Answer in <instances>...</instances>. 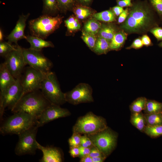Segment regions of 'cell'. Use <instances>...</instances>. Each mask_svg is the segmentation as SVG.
Listing matches in <instances>:
<instances>
[{
  "label": "cell",
  "instance_id": "6da1fadb",
  "mask_svg": "<svg viewBox=\"0 0 162 162\" xmlns=\"http://www.w3.org/2000/svg\"><path fill=\"white\" fill-rule=\"evenodd\" d=\"M152 10L146 3L139 2L129 8V14L121 28L128 34H144L158 26Z\"/></svg>",
  "mask_w": 162,
  "mask_h": 162
},
{
  "label": "cell",
  "instance_id": "7a4b0ae2",
  "mask_svg": "<svg viewBox=\"0 0 162 162\" xmlns=\"http://www.w3.org/2000/svg\"><path fill=\"white\" fill-rule=\"evenodd\" d=\"M51 104L40 89L23 94L11 111L13 113L25 112L38 118L43 111Z\"/></svg>",
  "mask_w": 162,
  "mask_h": 162
},
{
  "label": "cell",
  "instance_id": "3957f363",
  "mask_svg": "<svg viewBox=\"0 0 162 162\" xmlns=\"http://www.w3.org/2000/svg\"><path fill=\"white\" fill-rule=\"evenodd\" d=\"M38 118L24 112H18L7 118L0 128V133L3 135H18L30 128L36 125Z\"/></svg>",
  "mask_w": 162,
  "mask_h": 162
},
{
  "label": "cell",
  "instance_id": "277c9868",
  "mask_svg": "<svg viewBox=\"0 0 162 162\" xmlns=\"http://www.w3.org/2000/svg\"><path fill=\"white\" fill-rule=\"evenodd\" d=\"M107 127L105 119L92 112L78 119L73 128V133L88 135L96 133Z\"/></svg>",
  "mask_w": 162,
  "mask_h": 162
},
{
  "label": "cell",
  "instance_id": "5b68a950",
  "mask_svg": "<svg viewBox=\"0 0 162 162\" xmlns=\"http://www.w3.org/2000/svg\"><path fill=\"white\" fill-rule=\"evenodd\" d=\"M62 20L59 16L52 17L46 14L31 20L29 25L31 33L44 39L59 27Z\"/></svg>",
  "mask_w": 162,
  "mask_h": 162
},
{
  "label": "cell",
  "instance_id": "8992f818",
  "mask_svg": "<svg viewBox=\"0 0 162 162\" xmlns=\"http://www.w3.org/2000/svg\"><path fill=\"white\" fill-rule=\"evenodd\" d=\"M40 90L44 96L51 104L60 106L66 102L64 93L60 88L54 72L51 71L45 74Z\"/></svg>",
  "mask_w": 162,
  "mask_h": 162
},
{
  "label": "cell",
  "instance_id": "52a82bcc",
  "mask_svg": "<svg viewBox=\"0 0 162 162\" xmlns=\"http://www.w3.org/2000/svg\"><path fill=\"white\" fill-rule=\"evenodd\" d=\"M87 136L94 146L106 158L111 154L116 146L117 134L108 127L96 133Z\"/></svg>",
  "mask_w": 162,
  "mask_h": 162
},
{
  "label": "cell",
  "instance_id": "ba28073f",
  "mask_svg": "<svg viewBox=\"0 0 162 162\" xmlns=\"http://www.w3.org/2000/svg\"><path fill=\"white\" fill-rule=\"evenodd\" d=\"M38 127L34 126L18 135L19 140L15 149L18 156L34 154L38 149L36 136Z\"/></svg>",
  "mask_w": 162,
  "mask_h": 162
},
{
  "label": "cell",
  "instance_id": "9c48e42d",
  "mask_svg": "<svg viewBox=\"0 0 162 162\" xmlns=\"http://www.w3.org/2000/svg\"><path fill=\"white\" fill-rule=\"evenodd\" d=\"M23 94L20 79H16L15 82L4 91L0 93V117L2 120L5 109L11 110L14 108Z\"/></svg>",
  "mask_w": 162,
  "mask_h": 162
},
{
  "label": "cell",
  "instance_id": "30bf717a",
  "mask_svg": "<svg viewBox=\"0 0 162 162\" xmlns=\"http://www.w3.org/2000/svg\"><path fill=\"white\" fill-rule=\"evenodd\" d=\"M22 50L26 65H28L44 74L51 71L53 64L43 54L41 50H37L30 48H22Z\"/></svg>",
  "mask_w": 162,
  "mask_h": 162
},
{
  "label": "cell",
  "instance_id": "8fae6325",
  "mask_svg": "<svg viewBox=\"0 0 162 162\" xmlns=\"http://www.w3.org/2000/svg\"><path fill=\"white\" fill-rule=\"evenodd\" d=\"M5 65L14 77L20 79L26 65L23 56L22 48L18 45L16 49L4 57Z\"/></svg>",
  "mask_w": 162,
  "mask_h": 162
},
{
  "label": "cell",
  "instance_id": "7c38bea8",
  "mask_svg": "<svg viewBox=\"0 0 162 162\" xmlns=\"http://www.w3.org/2000/svg\"><path fill=\"white\" fill-rule=\"evenodd\" d=\"M23 73L20 79L23 94L40 89L45 74L29 66L25 68Z\"/></svg>",
  "mask_w": 162,
  "mask_h": 162
},
{
  "label": "cell",
  "instance_id": "4fadbf2b",
  "mask_svg": "<svg viewBox=\"0 0 162 162\" xmlns=\"http://www.w3.org/2000/svg\"><path fill=\"white\" fill-rule=\"evenodd\" d=\"M92 88L88 84L81 83L71 90L64 93L66 102L76 105L94 101Z\"/></svg>",
  "mask_w": 162,
  "mask_h": 162
},
{
  "label": "cell",
  "instance_id": "5bb4252c",
  "mask_svg": "<svg viewBox=\"0 0 162 162\" xmlns=\"http://www.w3.org/2000/svg\"><path fill=\"white\" fill-rule=\"evenodd\" d=\"M70 114L68 109L62 108L59 105L51 104L41 114L36 126L39 128L57 119L68 116Z\"/></svg>",
  "mask_w": 162,
  "mask_h": 162
},
{
  "label": "cell",
  "instance_id": "9a60e30c",
  "mask_svg": "<svg viewBox=\"0 0 162 162\" xmlns=\"http://www.w3.org/2000/svg\"><path fill=\"white\" fill-rule=\"evenodd\" d=\"M30 15L28 13L26 15L22 14L20 16L15 27L7 36L8 42L14 43L17 44V42L20 40L26 38V36L24 34V30L26 26V20Z\"/></svg>",
  "mask_w": 162,
  "mask_h": 162
},
{
  "label": "cell",
  "instance_id": "2e32d148",
  "mask_svg": "<svg viewBox=\"0 0 162 162\" xmlns=\"http://www.w3.org/2000/svg\"><path fill=\"white\" fill-rule=\"evenodd\" d=\"M38 149L41 151L43 157L39 160L41 162H61L62 156L57 148L50 146L44 147L37 142Z\"/></svg>",
  "mask_w": 162,
  "mask_h": 162
},
{
  "label": "cell",
  "instance_id": "e0dca14e",
  "mask_svg": "<svg viewBox=\"0 0 162 162\" xmlns=\"http://www.w3.org/2000/svg\"><path fill=\"white\" fill-rule=\"evenodd\" d=\"M16 79L8 70L4 62L0 64V89L2 92L16 82Z\"/></svg>",
  "mask_w": 162,
  "mask_h": 162
},
{
  "label": "cell",
  "instance_id": "ac0fdd59",
  "mask_svg": "<svg viewBox=\"0 0 162 162\" xmlns=\"http://www.w3.org/2000/svg\"><path fill=\"white\" fill-rule=\"evenodd\" d=\"M26 39L30 44L29 48L33 50H41L44 48L54 47L51 42L45 40L42 38L33 35L26 36Z\"/></svg>",
  "mask_w": 162,
  "mask_h": 162
},
{
  "label": "cell",
  "instance_id": "d6986e66",
  "mask_svg": "<svg viewBox=\"0 0 162 162\" xmlns=\"http://www.w3.org/2000/svg\"><path fill=\"white\" fill-rule=\"evenodd\" d=\"M128 34L123 30L116 32L110 42V50L116 51L120 50L124 44Z\"/></svg>",
  "mask_w": 162,
  "mask_h": 162
},
{
  "label": "cell",
  "instance_id": "ffe728a7",
  "mask_svg": "<svg viewBox=\"0 0 162 162\" xmlns=\"http://www.w3.org/2000/svg\"><path fill=\"white\" fill-rule=\"evenodd\" d=\"M130 121L135 127L141 131H143L146 125L144 115L142 112L132 113Z\"/></svg>",
  "mask_w": 162,
  "mask_h": 162
},
{
  "label": "cell",
  "instance_id": "44dd1931",
  "mask_svg": "<svg viewBox=\"0 0 162 162\" xmlns=\"http://www.w3.org/2000/svg\"><path fill=\"white\" fill-rule=\"evenodd\" d=\"M110 44L109 41L100 37L97 40L93 50L98 54H106L110 50Z\"/></svg>",
  "mask_w": 162,
  "mask_h": 162
},
{
  "label": "cell",
  "instance_id": "7402d4cb",
  "mask_svg": "<svg viewBox=\"0 0 162 162\" xmlns=\"http://www.w3.org/2000/svg\"><path fill=\"white\" fill-rule=\"evenodd\" d=\"M147 99L144 97H140L134 100L130 106L132 113L140 112L146 109Z\"/></svg>",
  "mask_w": 162,
  "mask_h": 162
},
{
  "label": "cell",
  "instance_id": "603a6c76",
  "mask_svg": "<svg viewBox=\"0 0 162 162\" xmlns=\"http://www.w3.org/2000/svg\"><path fill=\"white\" fill-rule=\"evenodd\" d=\"M144 111L146 113L148 114L162 113V103L154 100H147Z\"/></svg>",
  "mask_w": 162,
  "mask_h": 162
},
{
  "label": "cell",
  "instance_id": "cb8c5ba5",
  "mask_svg": "<svg viewBox=\"0 0 162 162\" xmlns=\"http://www.w3.org/2000/svg\"><path fill=\"white\" fill-rule=\"evenodd\" d=\"M94 18L97 20L106 22H111L116 20V16L112 10H105L94 14Z\"/></svg>",
  "mask_w": 162,
  "mask_h": 162
},
{
  "label": "cell",
  "instance_id": "d4e9b609",
  "mask_svg": "<svg viewBox=\"0 0 162 162\" xmlns=\"http://www.w3.org/2000/svg\"><path fill=\"white\" fill-rule=\"evenodd\" d=\"M116 32L115 28L112 25H102L98 32L100 37L110 42Z\"/></svg>",
  "mask_w": 162,
  "mask_h": 162
},
{
  "label": "cell",
  "instance_id": "484cf974",
  "mask_svg": "<svg viewBox=\"0 0 162 162\" xmlns=\"http://www.w3.org/2000/svg\"><path fill=\"white\" fill-rule=\"evenodd\" d=\"M144 116L147 125H162V113H146Z\"/></svg>",
  "mask_w": 162,
  "mask_h": 162
},
{
  "label": "cell",
  "instance_id": "4316f807",
  "mask_svg": "<svg viewBox=\"0 0 162 162\" xmlns=\"http://www.w3.org/2000/svg\"><path fill=\"white\" fill-rule=\"evenodd\" d=\"M101 26L99 22L95 20L92 19L86 23L84 29L85 32L95 35L99 32Z\"/></svg>",
  "mask_w": 162,
  "mask_h": 162
},
{
  "label": "cell",
  "instance_id": "83f0119b",
  "mask_svg": "<svg viewBox=\"0 0 162 162\" xmlns=\"http://www.w3.org/2000/svg\"><path fill=\"white\" fill-rule=\"evenodd\" d=\"M143 131L151 137L156 138L162 135V125H146Z\"/></svg>",
  "mask_w": 162,
  "mask_h": 162
},
{
  "label": "cell",
  "instance_id": "f1b7e54d",
  "mask_svg": "<svg viewBox=\"0 0 162 162\" xmlns=\"http://www.w3.org/2000/svg\"><path fill=\"white\" fill-rule=\"evenodd\" d=\"M43 11L46 13L55 12L59 9L57 0H43Z\"/></svg>",
  "mask_w": 162,
  "mask_h": 162
},
{
  "label": "cell",
  "instance_id": "f546056e",
  "mask_svg": "<svg viewBox=\"0 0 162 162\" xmlns=\"http://www.w3.org/2000/svg\"><path fill=\"white\" fill-rule=\"evenodd\" d=\"M82 38L88 47L93 50L97 40L94 35L84 31L82 33Z\"/></svg>",
  "mask_w": 162,
  "mask_h": 162
},
{
  "label": "cell",
  "instance_id": "4dcf8cb0",
  "mask_svg": "<svg viewBox=\"0 0 162 162\" xmlns=\"http://www.w3.org/2000/svg\"><path fill=\"white\" fill-rule=\"evenodd\" d=\"M16 45H13L11 43L8 42L1 41L0 42V55L4 57L8 53L15 50Z\"/></svg>",
  "mask_w": 162,
  "mask_h": 162
},
{
  "label": "cell",
  "instance_id": "1f68e13d",
  "mask_svg": "<svg viewBox=\"0 0 162 162\" xmlns=\"http://www.w3.org/2000/svg\"><path fill=\"white\" fill-rule=\"evenodd\" d=\"M74 13L77 17L80 19H83L91 15L90 10L85 6H78L76 7Z\"/></svg>",
  "mask_w": 162,
  "mask_h": 162
},
{
  "label": "cell",
  "instance_id": "d6a6232c",
  "mask_svg": "<svg viewBox=\"0 0 162 162\" xmlns=\"http://www.w3.org/2000/svg\"><path fill=\"white\" fill-rule=\"evenodd\" d=\"M65 23L68 30L73 31L80 28V25L78 20L73 16H71L65 21Z\"/></svg>",
  "mask_w": 162,
  "mask_h": 162
},
{
  "label": "cell",
  "instance_id": "836d02e7",
  "mask_svg": "<svg viewBox=\"0 0 162 162\" xmlns=\"http://www.w3.org/2000/svg\"><path fill=\"white\" fill-rule=\"evenodd\" d=\"M81 136L76 133H73L72 136L68 140V143L70 147H79L80 146Z\"/></svg>",
  "mask_w": 162,
  "mask_h": 162
},
{
  "label": "cell",
  "instance_id": "e575fe53",
  "mask_svg": "<svg viewBox=\"0 0 162 162\" xmlns=\"http://www.w3.org/2000/svg\"><path fill=\"white\" fill-rule=\"evenodd\" d=\"M75 0H57L59 9L66 10L73 4Z\"/></svg>",
  "mask_w": 162,
  "mask_h": 162
},
{
  "label": "cell",
  "instance_id": "d590c367",
  "mask_svg": "<svg viewBox=\"0 0 162 162\" xmlns=\"http://www.w3.org/2000/svg\"><path fill=\"white\" fill-rule=\"evenodd\" d=\"M151 4L159 15L162 17V0H149Z\"/></svg>",
  "mask_w": 162,
  "mask_h": 162
},
{
  "label": "cell",
  "instance_id": "8d00e7d4",
  "mask_svg": "<svg viewBox=\"0 0 162 162\" xmlns=\"http://www.w3.org/2000/svg\"><path fill=\"white\" fill-rule=\"evenodd\" d=\"M155 37L158 41L162 40V28L158 26H155L149 31Z\"/></svg>",
  "mask_w": 162,
  "mask_h": 162
},
{
  "label": "cell",
  "instance_id": "74e56055",
  "mask_svg": "<svg viewBox=\"0 0 162 162\" xmlns=\"http://www.w3.org/2000/svg\"><path fill=\"white\" fill-rule=\"evenodd\" d=\"M143 46L141 38L139 37L135 39L129 46L126 48V49L127 50L131 49H138L141 48Z\"/></svg>",
  "mask_w": 162,
  "mask_h": 162
},
{
  "label": "cell",
  "instance_id": "f35d334b",
  "mask_svg": "<svg viewBox=\"0 0 162 162\" xmlns=\"http://www.w3.org/2000/svg\"><path fill=\"white\" fill-rule=\"evenodd\" d=\"M129 14V8H126L118 16V24H122L124 22L126 19Z\"/></svg>",
  "mask_w": 162,
  "mask_h": 162
},
{
  "label": "cell",
  "instance_id": "ab89813d",
  "mask_svg": "<svg viewBox=\"0 0 162 162\" xmlns=\"http://www.w3.org/2000/svg\"><path fill=\"white\" fill-rule=\"evenodd\" d=\"M89 155L92 158L99 156L105 157L100 150L94 146L91 148L90 152Z\"/></svg>",
  "mask_w": 162,
  "mask_h": 162
},
{
  "label": "cell",
  "instance_id": "60d3db41",
  "mask_svg": "<svg viewBox=\"0 0 162 162\" xmlns=\"http://www.w3.org/2000/svg\"><path fill=\"white\" fill-rule=\"evenodd\" d=\"M132 0H117L118 6L123 8L132 7L133 5L131 2Z\"/></svg>",
  "mask_w": 162,
  "mask_h": 162
},
{
  "label": "cell",
  "instance_id": "b9f144b4",
  "mask_svg": "<svg viewBox=\"0 0 162 162\" xmlns=\"http://www.w3.org/2000/svg\"><path fill=\"white\" fill-rule=\"evenodd\" d=\"M80 150V158L88 155H89L91 148L89 147H85L80 146H79Z\"/></svg>",
  "mask_w": 162,
  "mask_h": 162
},
{
  "label": "cell",
  "instance_id": "7bdbcfd3",
  "mask_svg": "<svg viewBox=\"0 0 162 162\" xmlns=\"http://www.w3.org/2000/svg\"><path fill=\"white\" fill-rule=\"evenodd\" d=\"M141 39L144 46L148 47L153 45L150 38L147 34H143Z\"/></svg>",
  "mask_w": 162,
  "mask_h": 162
},
{
  "label": "cell",
  "instance_id": "ee69618b",
  "mask_svg": "<svg viewBox=\"0 0 162 162\" xmlns=\"http://www.w3.org/2000/svg\"><path fill=\"white\" fill-rule=\"evenodd\" d=\"M69 153L71 156L76 158L80 156L79 147H70Z\"/></svg>",
  "mask_w": 162,
  "mask_h": 162
},
{
  "label": "cell",
  "instance_id": "f6af8a7d",
  "mask_svg": "<svg viewBox=\"0 0 162 162\" xmlns=\"http://www.w3.org/2000/svg\"><path fill=\"white\" fill-rule=\"evenodd\" d=\"M124 10L123 8L118 5L112 8V10L116 16H119Z\"/></svg>",
  "mask_w": 162,
  "mask_h": 162
},
{
  "label": "cell",
  "instance_id": "bcb514c9",
  "mask_svg": "<svg viewBox=\"0 0 162 162\" xmlns=\"http://www.w3.org/2000/svg\"><path fill=\"white\" fill-rule=\"evenodd\" d=\"M80 162H93L92 158L89 155L81 158Z\"/></svg>",
  "mask_w": 162,
  "mask_h": 162
},
{
  "label": "cell",
  "instance_id": "7dc6e473",
  "mask_svg": "<svg viewBox=\"0 0 162 162\" xmlns=\"http://www.w3.org/2000/svg\"><path fill=\"white\" fill-rule=\"evenodd\" d=\"M106 158L104 156H99L92 158L93 162H103Z\"/></svg>",
  "mask_w": 162,
  "mask_h": 162
},
{
  "label": "cell",
  "instance_id": "c3c4849f",
  "mask_svg": "<svg viewBox=\"0 0 162 162\" xmlns=\"http://www.w3.org/2000/svg\"><path fill=\"white\" fill-rule=\"evenodd\" d=\"M80 146L85 147H89L86 144L83 136H81Z\"/></svg>",
  "mask_w": 162,
  "mask_h": 162
},
{
  "label": "cell",
  "instance_id": "681fc988",
  "mask_svg": "<svg viewBox=\"0 0 162 162\" xmlns=\"http://www.w3.org/2000/svg\"><path fill=\"white\" fill-rule=\"evenodd\" d=\"M92 0H80V2L84 4H88Z\"/></svg>",
  "mask_w": 162,
  "mask_h": 162
},
{
  "label": "cell",
  "instance_id": "f907efd6",
  "mask_svg": "<svg viewBox=\"0 0 162 162\" xmlns=\"http://www.w3.org/2000/svg\"><path fill=\"white\" fill-rule=\"evenodd\" d=\"M3 34L1 29L0 30V41H3Z\"/></svg>",
  "mask_w": 162,
  "mask_h": 162
},
{
  "label": "cell",
  "instance_id": "816d5d0a",
  "mask_svg": "<svg viewBox=\"0 0 162 162\" xmlns=\"http://www.w3.org/2000/svg\"><path fill=\"white\" fill-rule=\"evenodd\" d=\"M158 46L159 47H162V41L158 44Z\"/></svg>",
  "mask_w": 162,
  "mask_h": 162
}]
</instances>
